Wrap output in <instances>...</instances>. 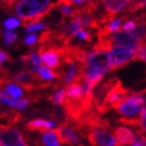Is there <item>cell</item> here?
I'll list each match as a JSON object with an SVG mask.
<instances>
[{"mask_svg":"<svg viewBox=\"0 0 146 146\" xmlns=\"http://www.w3.org/2000/svg\"><path fill=\"white\" fill-rule=\"evenodd\" d=\"M57 136L60 145H70V146H83L80 142L79 135L68 121L64 123H61L57 129H53Z\"/></svg>","mask_w":146,"mask_h":146,"instance_id":"52a82bcc","label":"cell"},{"mask_svg":"<svg viewBox=\"0 0 146 146\" xmlns=\"http://www.w3.org/2000/svg\"><path fill=\"white\" fill-rule=\"evenodd\" d=\"M3 92H4L5 96H11V98H21L24 96L22 88L16 84H13V83H7L4 86Z\"/></svg>","mask_w":146,"mask_h":146,"instance_id":"ac0fdd59","label":"cell"},{"mask_svg":"<svg viewBox=\"0 0 146 146\" xmlns=\"http://www.w3.org/2000/svg\"><path fill=\"white\" fill-rule=\"evenodd\" d=\"M49 101L54 105H63L65 100V90L64 88L62 89H58L56 92H54L52 96H50L48 98Z\"/></svg>","mask_w":146,"mask_h":146,"instance_id":"44dd1931","label":"cell"},{"mask_svg":"<svg viewBox=\"0 0 146 146\" xmlns=\"http://www.w3.org/2000/svg\"><path fill=\"white\" fill-rule=\"evenodd\" d=\"M143 60L146 62V45H143L136 52V60Z\"/></svg>","mask_w":146,"mask_h":146,"instance_id":"83f0119b","label":"cell"},{"mask_svg":"<svg viewBox=\"0 0 146 146\" xmlns=\"http://www.w3.org/2000/svg\"><path fill=\"white\" fill-rule=\"evenodd\" d=\"M108 72H110L109 52L91 50L82 66L80 76L88 88L92 90Z\"/></svg>","mask_w":146,"mask_h":146,"instance_id":"6da1fadb","label":"cell"},{"mask_svg":"<svg viewBox=\"0 0 146 146\" xmlns=\"http://www.w3.org/2000/svg\"><path fill=\"white\" fill-rule=\"evenodd\" d=\"M133 60H136V51L120 46H113L109 52L110 72L123 68Z\"/></svg>","mask_w":146,"mask_h":146,"instance_id":"5b68a950","label":"cell"},{"mask_svg":"<svg viewBox=\"0 0 146 146\" xmlns=\"http://www.w3.org/2000/svg\"><path fill=\"white\" fill-rule=\"evenodd\" d=\"M138 21L134 18V19L129 20V21H127L124 23L123 25H121L120 27V31H124V32H129V31H132L135 29L136 25H137Z\"/></svg>","mask_w":146,"mask_h":146,"instance_id":"d4e9b609","label":"cell"},{"mask_svg":"<svg viewBox=\"0 0 146 146\" xmlns=\"http://www.w3.org/2000/svg\"><path fill=\"white\" fill-rule=\"evenodd\" d=\"M0 142L3 146H19L26 143L19 129L9 125H0Z\"/></svg>","mask_w":146,"mask_h":146,"instance_id":"9c48e42d","label":"cell"},{"mask_svg":"<svg viewBox=\"0 0 146 146\" xmlns=\"http://www.w3.org/2000/svg\"><path fill=\"white\" fill-rule=\"evenodd\" d=\"M129 0H102L107 14L116 15L127 5Z\"/></svg>","mask_w":146,"mask_h":146,"instance_id":"5bb4252c","label":"cell"},{"mask_svg":"<svg viewBox=\"0 0 146 146\" xmlns=\"http://www.w3.org/2000/svg\"><path fill=\"white\" fill-rule=\"evenodd\" d=\"M136 127H140L141 132L146 133V119H140L139 117H137Z\"/></svg>","mask_w":146,"mask_h":146,"instance_id":"f546056e","label":"cell"},{"mask_svg":"<svg viewBox=\"0 0 146 146\" xmlns=\"http://www.w3.org/2000/svg\"><path fill=\"white\" fill-rule=\"evenodd\" d=\"M144 7H146V0H129L124 9V15L134 14Z\"/></svg>","mask_w":146,"mask_h":146,"instance_id":"d6986e66","label":"cell"},{"mask_svg":"<svg viewBox=\"0 0 146 146\" xmlns=\"http://www.w3.org/2000/svg\"><path fill=\"white\" fill-rule=\"evenodd\" d=\"M56 6L58 2L53 0H21L16 6V15L24 23L38 22Z\"/></svg>","mask_w":146,"mask_h":146,"instance_id":"7a4b0ae2","label":"cell"},{"mask_svg":"<svg viewBox=\"0 0 146 146\" xmlns=\"http://www.w3.org/2000/svg\"><path fill=\"white\" fill-rule=\"evenodd\" d=\"M145 45H146V42H145Z\"/></svg>","mask_w":146,"mask_h":146,"instance_id":"e575fe53","label":"cell"},{"mask_svg":"<svg viewBox=\"0 0 146 146\" xmlns=\"http://www.w3.org/2000/svg\"><path fill=\"white\" fill-rule=\"evenodd\" d=\"M133 34L135 37L138 39H140L141 42L145 45L146 42V20H142V21H138L137 25H136L135 29L129 32Z\"/></svg>","mask_w":146,"mask_h":146,"instance_id":"2e32d148","label":"cell"},{"mask_svg":"<svg viewBox=\"0 0 146 146\" xmlns=\"http://www.w3.org/2000/svg\"><path fill=\"white\" fill-rule=\"evenodd\" d=\"M133 143L139 144L141 146H146V136L143 135V133L141 131H135L134 132Z\"/></svg>","mask_w":146,"mask_h":146,"instance_id":"cb8c5ba5","label":"cell"},{"mask_svg":"<svg viewBox=\"0 0 146 146\" xmlns=\"http://www.w3.org/2000/svg\"><path fill=\"white\" fill-rule=\"evenodd\" d=\"M56 127V123L55 122H52V121H49L47 119H33V120L28 121L27 123L25 124V129L27 131H30V132H40L44 133L48 129H52V127Z\"/></svg>","mask_w":146,"mask_h":146,"instance_id":"7c38bea8","label":"cell"},{"mask_svg":"<svg viewBox=\"0 0 146 146\" xmlns=\"http://www.w3.org/2000/svg\"><path fill=\"white\" fill-rule=\"evenodd\" d=\"M20 24H21V23H20V21L18 19H16V18H11V19H7L5 22H4V26H5L9 30H11V29H14V28H17Z\"/></svg>","mask_w":146,"mask_h":146,"instance_id":"4316f807","label":"cell"},{"mask_svg":"<svg viewBox=\"0 0 146 146\" xmlns=\"http://www.w3.org/2000/svg\"><path fill=\"white\" fill-rule=\"evenodd\" d=\"M113 133L115 134L114 137H116V141L120 146H129L133 144L134 132L131 129L121 125L113 129Z\"/></svg>","mask_w":146,"mask_h":146,"instance_id":"8fae6325","label":"cell"},{"mask_svg":"<svg viewBox=\"0 0 146 146\" xmlns=\"http://www.w3.org/2000/svg\"><path fill=\"white\" fill-rule=\"evenodd\" d=\"M109 39L111 40L112 45L120 46V47L136 51V52L144 45L140 39H138L129 32H124V31H119V32L113 33L112 35L109 36Z\"/></svg>","mask_w":146,"mask_h":146,"instance_id":"ba28073f","label":"cell"},{"mask_svg":"<svg viewBox=\"0 0 146 146\" xmlns=\"http://www.w3.org/2000/svg\"><path fill=\"white\" fill-rule=\"evenodd\" d=\"M129 146H141V145H139V144H135V143H133L132 145H129Z\"/></svg>","mask_w":146,"mask_h":146,"instance_id":"d6a6232c","label":"cell"},{"mask_svg":"<svg viewBox=\"0 0 146 146\" xmlns=\"http://www.w3.org/2000/svg\"><path fill=\"white\" fill-rule=\"evenodd\" d=\"M6 60H11V57L5 53V52H3L2 50H0V70H1V65L4 61Z\"/></svg>","mask_w":146,"mask_h":146,"instance_id":"1f68e13d","label":"cell"},{"mask_svg":"<svg viewBox=\"0 0 146 146\" xmlns=\"http://www.w3.org/2000/svg\"><path fill=\"white\" fill-rule=\"evenodd\" d=\"M142 106H137L135 104H132L131 102H129L127 98H124L123 101H121L120 103L114 105L112 109H114L117 113L121 114L124 116H134L137 114H140L141 110H142Z\"/></svg>","mask_w":146,"mask_h":146,"instance_id":"30bf717a","label":"cell"},{"mask_svg":"<svg viewBox=\"0 0 146 146\" xmlns=\"http://www.w3.org/2000/svg\"><path fill=\"white\" fill-rule=\"evenodd\" d=\"M3 35H4V42H5V45H11V44H13L15 40H17V38H18L17 34L11 30L4 31Z\"/></svg>","mask_w":146,"mask_h":146,"instance_id":"484cf974","label":"cell"},{"mask_svg":"<svg viewBox=\"0 0 146 146\" xmlns=\"http://www.w3.org/2000/svg\"><path fill=\"white\" fill-rule=\"evenodd\" d=\"M84 137L91 146H120L114 137L112 125L89 129L85 132Z\"/></svg>","mask_w":146,"mask_h":146,"instance_id":"277c9868","label":"cell"},{"mask_svg":"<svg viewBox=\"0 0 146 146\" xmlns=\"http://www.w3.org/2000/svg\"><path fill=\"white\" fill-rule=\"evenodd\" d=\"M0 103L4 105H7L11 108H17V109L20 110H24L27 107H29L31 101L29 98H0Z\"/></svg>","mask_w":146,"mask_h":146,"instance_id":"9a60e30c","label":"cell"},{"mask_svg":"<svg viewBox=\"0 0 146 146\" xmlns=\"http://www.w3.org/2000/svg\"><path fill=\"white\" fill-rule=\"evenodd\" d=\"M42 143L45 146H60L54 131H46L42 133Z\"/></svg>","mask_w":146,"mask_h":146,"instance_id":"e0dca14e","label":"cell"},{"mask_svg":"<svg viewBox=\"0 0 146 146\" xmlns=\"http://www.w3.org/2000/svg\"><path fill=\"white\" fill-rule=\"evenodd\" d=\"M18 1H19V0H1V9L9 11Z\"/></svg>","mask_w":146,"mask_h":146,"instance_id":"f1b7e54d","label":"cell"},{"mask_svg":"<svg viewBox=\"0 0 146 146\" xmlns=\"http://www.w3.org/2000/svg\"><path fill=\"white\" fill-rule=\"evenodd\" d=\"M23 26L25 27L27 32H34V31L42 30L46 28V24L42 22H29V23H24Z\"/></svg>","mask_w":146,"mask_h":146,"instance_id":"603a6c76","label":"cell"},{"mask_svg":"<svg viewBox=\"0 0 146 146\" xmlns=\"http://www.w3.org/2000/svg\"><path fill=\"white\" fill-rule=\"evenodd\" d=\"M84 1H85V0H84Z\"/></svg>","mask_w":146,"mask_h":146,"instance_id":"d590c367","label":"cell"},{"mask_svg":"<svg viewBox=\"0 0 146 146\" xmlns=\"http://www.w3.org/2000/svg\"><path fill=\"white\" fill-rule=\"evenodd\" d=\"M74 38H80V39H82V40L90 42H92L93 33L90 32V31L85 30V29H81V30L76 31V32L73 34L72 39H74ZM72 39H70V42H72Z\"/></svg>","mask_w":146,"mask_h":146,"instance_id":"7402d4cb","label":"cell"},{"mask_svg":"<svg viewBox=\"0 0 146 146\" xmlns=\"http://www.w3.org/2000/svg\"><path fill=\"white\" fill-rule=\"evenodd\" d=\"M63 47H49L40 46L38 48V56L42 63H45L48 68L57 70L61 64V51Z\"/></svg>","mask_w":146,"mask_h":146,"instance_id":"8992f818","label":"cell"},{"mask_svg":"<svg viewBox=\"0 0 146 146\" xmlns=\"http://www.w3.org/2000/svg\"><path fill=\"white\" fill-rule=\"evenodd\" d=\"M36 42H37V36L35 34H29L28 36H26V38H25V42L29 46L34 45Z\"/></svg>","mask_w":146,"mask_h":146,"instance_id":"4dcf8cb0","label":"cell"},{"mask_svg":"<svg viewBox=\"0 0 146 146\" xmlns=\"http://www.w3.org/2000/svg\"><path fill=\"white\" fill-rule=\"evenodd\" d=\"M0 118H2L4 120L9 121L11 123H17L18 121L20 120L21 115L20 113L17 111H14V110H0Z\"/></svg>","mask_w":146,"mask_h":146,"instance_id":"ffe728a7","label":"cell"},{"mask_svg":"<svg viewBox=\"0 0 146 146\" xmlns=\"http://www.w3.org/2000/svg\"><path fill=\"white\" fill-rule=\"evenodd\" d=\"M19 146H29L27 143H25V144H23V145H19Z\"/></svg>","mask_w":146,"mask_h":146,"instance_id":"836d02e7","label":"cell"},{"mask_svg":"<svg viewBox=\"0 0 146 146\" xmlns=\"http://www.w3.org/2000/svg\"><path fill=\"white\" fill-rule=\"evenodd\" d=\"M131 93H132V90L123 87L120 80H117L115 84L110 88V90L107 92V94L105 96L101 106L98 108H96L94 111L98 113V115L104 114V113L108 112V111H110V110L112 109V107L114 105L120 103L121 101H123L124 98H127Z\"/></svg>","mask_w":146,"mask_h":146,"instance_id":"3957f363","label":"cell"},{"mask_svg":"<svg viewBox=\"0 0 146 146\" xmlns=\"http://www.w3.org/2000/svg\"><path fill=\"white\" fill-rule=\"evenodd\" d=\"M64 90L66 98L75 102L81 101L82 96H83V88H82V84L80 80L70 83V85L66 86V88H64Z\"/></svg>","mask_w":146,"mask_h":146,"instance_id":"4fadbf2b","label":"cell"}]
</instances>
